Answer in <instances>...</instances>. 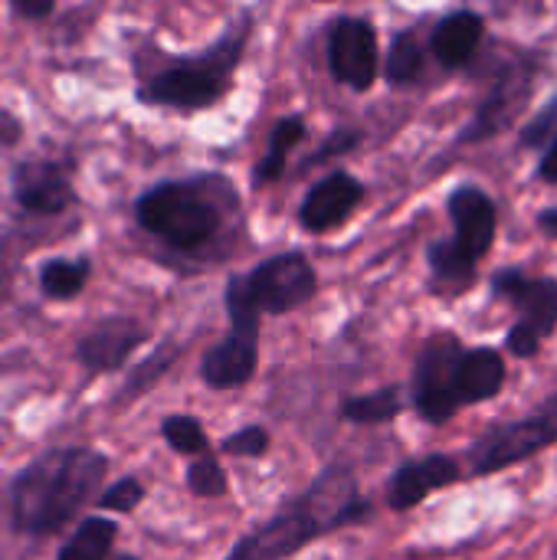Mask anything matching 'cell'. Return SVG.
I'll list each match as a JSON object with an SVG mask.
<instances>
[{
	"label": "cell",
	"mask_w": 557,
	"mask_h": 560,
	"mask_svg": "<svg viewBox=\"0 0 557 560\" xmlns=\"http://www.w3.org/2000/svg\"><path fill=\"white\" fill-rule=\"evenodd\" d=\"M108 459L89 446H59L36 456L10 486L13 525L23 535L66 528L98 492Z\"/></svg>",
	"instance_id": "obj_1"
},
{
	"label": "cell",
	"mask_w": 557,
	"mask_h": 560,
	"mask_svg": "<svg viewBox=\"0 0 557 560\" xmlns=\"http://www.w3.org/2000/svg\"><path fill=\"white\" fill-rule=\"evenodd\" d=\"M246 43H250V16H240L204 52L184 59H164L154 72H148L138 85V98L144 105H158V108L164 105L177 112H200L217 105L233 82V69L240 66Z\"/></svg>",
	"instance_id": "obj_2"
},
{
	"label": "cell",
	"mask_w": 557,
	"mask_h": 560,
	"mask_svg": "<svg viewBox=\"0 0 557 560\" xmlns=\"http://www.w3.org/2000/svg\"><path fill=\"white\" fill-rule=\"evenodd\" d=\"M135 217L161 243L181 253H194L217 240L223 223V207L217 203L213 190L204 184L164 180L138 197Z\"/></svg>",
	"instance_id": "obj_3"
},
{
	"label": "cell",
	"mask_w": 557,
	"mask_h": 560,
	"mask_svg": "<svg viewBox=\"0 0 557 560\" xmlns=\"http://www.w3.org/2000/svg\"><path fill=\"white\" fill-rule=\"evenodd\" d=\"M557 443V394H552L538 410L519 420L489 423V430L469 446V472L473 476H499L512 466L535 459L538 453Z\"/></svg>",
	"instance_id": "obj_4"
},
{
	"label": "cell",
	"mask_w": 557,
	"mask_h": 560,
	"mask_svg": "<svg viewBox=\"0 0 557 560\" xmlns=\"http://www.w3.org/2000/svg\"><path fill=\"white\" fill-rule=\"evenodd\" d=\"M230 335L213 345L204 358V384L213 390H236L253 381L259 368V308L253 305L243 276H233L227 285Z\"/></svg>",
	"instance_id": "obj_5"
},
{
	"label": "cell",
	"mask_w": 557,
	"mask_h": 560,
	"mask_svg": "<svg viewBox=\"0 0 557 560\" xmlns=\"http://www.w3.org/2000/svg\"><path fill=\"white\" fill-rule=\"evenodd\" d=\"M538 72H542L538 52H515L509 66L496 75L476 115L463 125L460 144H483V141L506 135L529 112L535 89H538Z\"/></svg>",
	"instance_id": "obj_6"
},
{
	"label": "cell",
	"mask_w": 557,
	"mask_h": 560,
	"mask_svg": "<svg viewBox=\"0 0 557 560\" xmlns=\"http://www.w3.org/2000/svg\"><path fill=\"white\" fill-rule=\"evenodd\" d=\"M463 351H466V345L453 331H437L423 341V348L417 354L410 394H414L417 413L433 427H443L460 413L456 364H460Z\"/></svg>",
	"instance_id": "obj_7"
},
{
	"label": "cell",
	"mask_w": 557,
	"mask_h": 560,
	"mask_svg": "<svg viewBox=\"0 0 557 560\" xmlns=\"http://www.w3.org/2000/svg\"><path fill=\"white\" fill-rule=\"evenodd\" d=\"M259 315H286L318 292V276L302 253H279L243 276Z\"/></svg>",
	"instance_id": "obj_8"
},
{
	"label": "cell",
	"mask_w": 557,
	"mask_h": 560,
	"mask_svg": "<svg viewBox=\"0 0 557 560\" xmlns=\"http://www.w3.org/2000/svg\"><path fill=\"white\" fill-rule=\"evenodd\" d=\"M489 289L499 302L512 305L522 328L548 341L557 331V279L555 276H532L525 269L506 266L496 269Z\"/></svg>",
	"instance_id": "obj_9"
},
{
	"label": "cell",
	"mask_w": 557,
	"mask_h": 560,
	"mask_svg": "<svg viewBox=\"0 0 557 560\" xmlns=\"http://www.w3.org/2000/svg\"><path fill=\"white\" fill-rule=\"evenodd\" d=\"M328 66L332 75L355 89L368 92L381 69V49H378V30L364 16H341L332 26L328 36Z\"/></svg>",
	"instance_id": "obj_10"
},
{
	"label": "cell",
	"mask_w": 557,
	"mask_h": 560,
	"mask_svg": "<svg viewBox=\"0 0 557 560\" xmlns=\"http://www.w3.org/2000/svg\"><path fill=\"white\" fill-rule=\"evenodd\" d=\"M446 210H450V223H453L450 240L456 243L460 253H466L479 266L496 246V233H499L496 200L476 184H460L450 194Z\"/></svg>",
	"instance_id": "obj_11"
},
{
	"label": "cell",
	"mask_w": 557,
	"mask_h": 560,
	"mask_svg": "<svg viewBox=\"0 0 557 560\" xmlns=\"http://www.w3.org/2000/svg\"><path fill=\"white\" fill-rule=\"evenodd\" d=\"M322 535H328V528L312 512V505L305 499H299L292 509H286L282 515H276L272 522H266L263 528H256L253 535H246L236 545L250 560H282L292 558L295 551H302L309 541H315Z\"/></svg>",
	"instance_id": "obj_12"
},
{
	"label": "cell",
	"mask_w": 557,
	"mask_h": 560,
	"mask_svg": "<svg viewBox=\"0 0 557 560\" xmlns=\"http://www.w3.org/2000/svg\"><path fill=\"white\" fill-rule=\"evenodd\" d=\"M144 341H148V328L135 318L118 315V318H105L95 328H89L79 338L76 354H79V364L85 368V374L98 377V374L118 371L135 354V348H141Z\"/></svg>",
	"instance_id": "obj_13"
},
{
	"label": "cell",
	"mask_w": 557,
	"mask_h": 560,
	"mask_svg": "<svg viewBox=\"0 0 557 560\" xmlns=\"http://www.w3.org/2000/svg\"><path fill=\"white\" fill-rule=\"evenodd\" d=\"M460 479H463V466H460V459H453L446 453H430L423 459H410L391 476L387 505H391V512H410V509L423 505L433 492L450 489Z\"/></svg>",
	"instance_id": "obj_14"
},
{
	"label": "cell",
	"mask_w": 557,
	"mask_h": 560,
	"mask_svg": "<svg viewBox=\"0 0 557 560\" xmlns=\"http://www.w3.org/2000/svg\"><path fill=\"white\" fill-rule=\"evenodd\" d=\"M13 197L23 210L39 213V217H53L62 213L76 203V190L66 177V171L56 161H20L13 171Z\"/></svg>",
	"instance_id": "obj_15"
},
{
	"label": "cell",
	"mask_w": 557,
	"mask_h": 560,
	"mask_svg": "<svg viewBox=\"0 0 557 560\" xmlns=\"http://www.w3.org/2000/svg\"><path fill=\"white\" fill-rule=\"evenodd\" d=\"M361 200H364V184L348 171H335L305 194L299 220L309 233H328L341 226L361 207Z\"/></svg>",
	"instance_id": "obj_16"
},
{
	"label": "cell",
	"mask_w": 557,
	"mask_h": 560,
	"mask_svg": "<svg viewBox=\"0 0 557 560\" xmlns=\"http://www.w3.org/2000/svg\"><path fill=\"white\" fill-rule=\"evenodd\" d=\"M483 39H486V16L479 10L463 7V10L446 13L433 26V33H430V52H433V59L443 69L453 72V69H463V66L473 62V56L479 52Z\"/></svg>",
	"instance_id": "obj_17"
},
{
	"label": "cell",
	"mask_w": 557,
	"mask_h": 560,
	"mask_svg": "<svg viewBox=\"0 0 557 560\" xmlns=\"http://www.w3.org/2000/svg\"><path fill=\"white\" fill-rule=\"evenodd\" d=\"M509 377L506 358L496 348H466L456 364V404L479 407L502 394Z\"/></svg>",
	"instance_id": "obj_18"
},
{
	"label": "cell",
	"mask_w": 557,
	"mask_h": 560,
	"mask_svg": "<svg viewBox=\"0 0 557 560\" xmlns=\"http://www.w3.org/2000/svg\"><path fill=\"white\" fill-rule=\"evenodd\" d=\"M427 262H430V289L440 299H460L466 295L476 279H479V266L456 249L453 240H437L427 249Z\"/></svg>",
	"instance_id": "obj_19"
},
{
	"label": "cell",
	"mask_w": 557,
	"mask_h": 560,
	"mask_svg": "<svg viewBox=\"0 0 557 560\" xmlns=\"http://www.w3.org/2000/svg\"><path fill=\"white\" fill-rule=\"evenodd\" d=\"M302 138H305V118H302V115H286V118H279V121L272 125L269 144H266V151H263V158H259V164H256V171H253L256 187L272 184V180H279V177L286 174V161H289L292 148H295Z\"/></svg>",
	"instance_id": "obj_20"
},
{
	"label": "cell",
	"mask_w": 557,
	"mask_h": 560,
	"mask_svg": "<svg viewBox=\"0 0 557 560\" xmlns=\"http://www.w3.org/2000/svg\"><path fill=\"white\" fill-rule=\"evenodd\" d=\"M118 538V525L112 518H85L76 535L62 545L56 560H108Z\"/></svg>",
	"instance_id": "obj_21"
},
{
	"label": "cell",
	"mask_w": 557,
	"mask_h": 560,
	"mask_svg": "<svg viewBox=\"0 0 557 560\" xmlns=\"http://www.w3.org/2000/svg\"><path fill=\"white\" fill-rule=\"evenodd\" d=\"M404 413V394L401 387H381L374 394H361V397H348L341 404V420L348 423H361V427H378V423H391Z\"/></svg>",
	"instance_id": "obj_22"
},
{
	"label": "cell",
	"mask_w": 557,
	"mask_h": 560,
	"mask_svg": "<svg viewBox=\"0 0 557 560\" xmlns=\"http://www.w3.org/2000/svg\"><path fill=\"white\" fill-rule=\"evenodd\" d=\"M423 72V46L420 36L414 30H401L394 33L387 56H384V75L394 89H407L420 79Z\"/></svg>",
	"instance_id": "obj_23"
},
{
	"label": "cell",
	"mask_w": 557,
	"mask_h": 560,
	"mask_svg": "<svg viewBox=\"0 0 557 560\" xmlns=\"http://www.w3.org/2000/svg\"><path fill=\"white\" fill-rule=\"evenodd\" d=\"M89 276H92L89 259H49L39 269V285H43L46 299L69 302L85 289Z\"/></svg>",
	"instance_id": "obj_24"
},
{
	"label": "cell",
	"mask_w": 557,
	"mask_h": 560,
	"mask_svg": "<svg viewBox=\"0 0 557 560\" xmlns=\"http://www.w3.org/2000/svg\"><path fill=\"white\" fill-rule=\"evenodd\" d=\"M161 436L167 440V446L181 456H207V433L200 427L197 417H184V413H174L161 423Z\"/></svg>",
	"instance_id": "obj_25"
},
{
	"label": "cell",
	"mask_w": 557,
	"mask_h": 560,
	"mask_svg": "<svg viewBox=\"0 0 557 560\" xmlns=\"http://www.w3.org/2000/svg\"><path fill=\"white\" fill-rule=\"evenodd\" d=\"M187 489L200 499H223L227 495V472L223 466L207 453V456H197L190 466H187Z\"/></svg>",
	"instance_id": "obj_26"
},
{
	"label": "cell",
	"mask_w": 557,
	"mask_h": 560,
	"mask_svg": "<svg viewBox=\"0 0 557 560\" xmlns=\"http://www.w3.org/2000/svg\"><path fill=\"white\" fill-rule=\"evenodd\" d=\"M557 131V95L548 98L519 131V148L522 151H542L548 148V141L555 138Z\"/></svg>",
	"instance_id": "obj_27"
},
{
	"label": "cell",
	"mask_w": 557,
	"mask_h": 560,
	"mask_svg": "<svg viewBox=\"0 0 557 560\" xmlns=\"http://www.w3.org/2000/svg\"><path fill=\"white\" fill-rule=\"evenodd\" d=\"M269 433L263 430V427H243L240 433H233V436H227L223 440V453L227 456H243V459H263L266 453H269Z\"/></svg>",
	"instance_id": "obj_28"
},
{
	"label": "cell",
	"mask_w": 557,
	"mask_h": 560,
	"mask_svg": "<svg viewBox=\"0 0 557 560\" xmlns=\"http://www.w3.org/2000/svg\"><path fill=\"white\" fill-rule=\"evenodd\" d=\"M144 499V486L138 479H118L115 486H108L98 499V505L105 512H115V515H125V512H135Z\"/></svg>",
	"instance_id": "obj_29"
},
{
	"label": "cell",
	"mask_w": 557,
	"mask_h": 560,
	"mask_svg": "<svg viewBox=\"0 0 557 560\" xmlns=\"http://www.w3.org/2000/svg\"><path fill=\"white\" fill-rule=\"evenodd\" d=\"M542 338L538 335H532L529 328H522V325H512L509 328V335H506V348H509V354H515L519 361H535L538 354H542Z\"/></svg>",
	"instance_id": "obj_30"
},
{
	"label": "cell",
	"mask_w": 557,
	"mask_h": 560,
	"mask_svg": "<svg viewBox=\"0 0 557 560\" xmlns=\"http://www.w3.org/2000/svg\"><path fill=\"white\" fill-rule=\"evenodd\" d=\"M10 10L23 20H43L53 13V0H13Z\"/></svg>",
	"instance_id": "obj_31"
},
{
	"label": "cell",
	"mask_w": 557,
	"mask_h": 560,
	"mask_svg": "<svg viewBox=\"0 0 557 560\" xmlns=\"http://www.w3.org/2000/svg\"><path fill=\"white\" fill-rule=\"evenodd\" d=\"M538 180H545V184H557V131H555V138L548 141V148H545L542 161H538Z\"/></svg>",
	"instance_id": "obj_32"
},
{
	"label": "cell",
	"mask_w": 557,
	"mask_h": 560,
	"mask_svg": "<svg viewBox=\"0 0 557 560\" xmlns=\"http://www.w3.org/2000/svg\"><path fill=\"white\" fill-rule=\"evenodd\" d=\"M20 135H23L20 121H16L10 112H0V151H3V148H13V144L20 141Z\"/></svg>",
	"instance_id": "obj_33"
},
{
	"label": "cell",
	"mask_w": 557,
	"mask_h": 560,
	"mask_svg": "<svg viewBox=\"0 0 557 560\" xmlns=\"http://www.w3.org/2000/svg\"><path fill=\"white\" fill-rule=\"evenodd\" d=\"M538 230L548 236V240H557V207H542L538 217H535Z\"/></svg>",
	"instance_id": "obj_34"
},
{
	"label": "cell",
	"mask_w": 557,
	"mask_h": 560,
	"mask_svg": "<svg viewBox=\"0 0 557 560\" xmlns=\"http://www.w3.org/2000/svg\"><path fill=\"white\" fill-rule=\"evenodd\" d=\"M227 560H250V558H246V555H243V548L236 545V548L230 551V558H227Z\"/></svg>",
	"instance_id": "obj_35"
},
{
	"label": "cell",
	"mask_w": 557,
	"mask_h": 560,
	"mask_svg": "<svg viewBox=\"0 0 557 560\" xmlns=\"http://www.w3.org/2000/svg\"><path fill=\"white\" fill-rule=\"evenodd\" d=\"M118 560H135V558H118Z\"/></svg>",
	"instance_id": "obj_36"
},
{
	"label": "cell",
	"mask_w": 557,
	"mask_h": 560,
	"mask_svg": "<svg viewBox=\"0 0 557 560\" xmlns=\"http://www.w3.org/2000/svg\"><path fill=\"white\" fill-rule=\"evenodd\" d=\"M555 558H557V551H555Z\"/></svg>",
	"instance_id": "obj_37"
}]
</instances>
